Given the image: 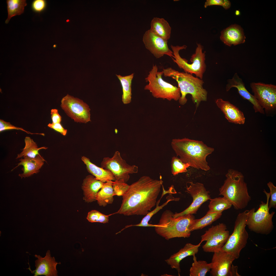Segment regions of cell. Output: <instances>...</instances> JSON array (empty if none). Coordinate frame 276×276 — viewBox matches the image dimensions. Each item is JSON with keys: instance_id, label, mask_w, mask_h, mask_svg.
Instances as JSON below:
<instances>
[{"instance_id": "9c48e42d", "label": "cell", "mask_w": 276, "mask_h": 276, "mask_svg": "<svg viewBox=\"0 0 276 276\" xmlns=\"http://www.w3.org/2000/svg\"><path fill=\"white\" fill-rule=\"evenodd\" d=\"M249 211L246 210L238 214L233 232L221 249L232 254L236 259L239 257L241 250L246 246L248 238L245 228Z\"/></svg>"}, {"instance_id": "f546056e", "label": "cell", "mask_w": 276, "mask_h": 276, "mask_svg": "<svg viewBox=\"0 0 276 276\" xmlns=\"http://www.w3.org/2000/svg\"><path fill=\"white\" fill-rule=\"evenodd\" d=\"M25 146L22 149V152L17 154L16 159L25 157L34 158L37 155L40 154L39 152L40 150L42 149L45 150L48 148L45 147H38L33 140L28 136L25 137Z\"/></svg>"}, {"instance_id": "836d02e7", "label": "cell", "mask_w": 276, "mask_h": 276, "mask_svg": "<svg viewBox=\"0 0 276 276\" xmlns=\"http://www.w3.org/2000/svg\"><path fill=\"white\" fill-rule=\"evenodd\" d=\"M190 167L188 164L183 162L177 156H173L171 161V172L174 176L180 173L186 172L187 169Z\"/></svg>"}, {"instance_id": "ab89813d", "label": "cell", "mask_w": 276, "mask_h": 276, "mask_svg": "<svg viewBox=\"0 0 276 276\" xmlns=\"http://www.w3.org/2000/svg\"><path fill=\"white\" fill-rule=\"evenodd\" d=\"M219 5L222 6L225 9L229 8L231 6L230 1L227 0H207L205 2L204 7L212 5Z\"/></svg>"}, {"instance_id": "5b68a950", "label": "cell", "mask_w": 276, "mask_h": 276, "mask_svg": "<svg viewBox=\"0 0 276 276\" xmlns=\"http://www.w3.org/2000/svg\"><path fill=\"white\" fill-rule=\"evenodd\" d=\"M174 213L166 210L162 214L159 222L154 227L157 234L167 240L175 238H188L191 235L190 227L195 219L193 215L176 217Z\"/></svg>"}, {"instance_id": "8992f818", "label": "cell", "mask_w": 276, "mask_h": 276, "mask_svg": "<svg viewBox=\"0 0 276 276\" xmlns=\"http://www.w3.org/2000/svg\"><path fill=\"white\" fill-rule=\"evenodd\" d=\"M158 70L156 65H153L149 74L145 78L146 82H148V84L145 86L144 89L149 90L156 98L169 101L179 100L181 97L179 88L164 80L162 77L163 71H158Z\"/></svg>"}, {"instance_id": "f1b7e54d", "label": "cell", "mask_w": 276, "mask_h": 276, "mask_svg": "<svg viewBox=\"0 0 276 276\" xmlns=\"http://www.w3.org/2000/svg\"><path fill=\"white\" fill-rule=\"evenodd\" d=\"M6 3L8 17L5 23L7 24L13 17L23 13L27 4L26 0H7Z\"/></svg>"}, {"instance_id": "4316f807", "label": "cell", "mask_w": 276, "mask_h": 276, "mask_svg": "<svg viewBox=\"0 0 276 276\" xmlns=\"http://www.w3.org/2000/svg\"><path fill=\"white\" fill-rule=\"evenodd\" d=\"M222 214V212L206 213L204 216L200 218L195 219L190 227L191 232L201 229L211 224L220 218Z\"/></svg>"}, {"instance_id": "6da1fadb", "label": "cell", "mask_w": 276, "mask_h": 276, "mask_svg": "<svg viewBox=\"0 0 276 276\" xmlns=\"http://www.w3.org/2000/svg\"><path fill=\"white\" fill-rule=\"evenodd\" d=\"M163 181L144 176L131 185L123 196L119 209L113 214L146 215L155 206Z\"/></svg>"}, {"instance_id": "e575fe53", "label": "cell", "mask_w": 276, "mask_h": 276, "mask_svg": "<svg viewBox=\"0 0 276 276\" xmlns=\"http://www.w3.org/2000/svg\"><path fill=\"white\" fill-rule=\"evenodd\" d=\"M113 214H112L106 215L98 211L94 210L88 213L87 219L89 222L92 223L99 222L106 223L108 222L109 217Z\"/></svg>"}, {"instance_id": "cb8c5ba5", "label": "cell", "mask_w": 276, "mask_h": 276, "mask_svg": "<svg viewBox=\"0 0 276 276\" xmlns=\"http://www.w3.org/2000/svg\"><path fill=\"white\" fill-rule=\"evenodd\" d=\"M81 159L86 165L88 171L97 179L103 183L108 181H115V178L111 172L109 170L99 167L93 163L90 159L83 156Z\"/></svg>"}, {"instance_id": "d590c367", "label": "cell", "mask_w": 276, "mask_h": 276, "mask_svg": "<svg viewBox=\"0 0 276 276\" xmlns=\"http://www.w3.org/2000/svg\"><path fill=\"white\" fill-rule=\"evenodd\" d=\"M129 187L130 185L123 180L113 181V188L114 196H123L128 191Z\"/></svg>"}, {"instance_id": "e0dca14e", "label": "cell", "mask_w": 276, "mask_h": 276, "mask_svg": "<svg viewBox=\"0 0 276 276\" xmlns=\"http://www.w3.org/2000/svg\"><path fill=\"white\" fill-rule=\"evenodd\" d=\"M37 259L35 261L36 269L32 270L29 263V267L27 269L31 272L34 274V276L44 275L46 276H57V272L56 269L57 265L61 264L60 262L56 261L54 257L51 256L50 252L48 250L46 255L42 257L39 255H34Z\"/></svg>"}, {"instance_id": "3957f363", "label": "cell", "mask_w": 276, "mask_h": 276, "mask_svg": "<svg viewBox=\"0 0 276 276\" xmlns=\"http://www.w3.org/2000/svg\"><path fill=\"white\" fill-rule=\"evenodd\" d=\"M162 71L164 76L171 77L177 82L180 91L181 97L179 100L180 105H184L187 103L186 96L188 94L191 95L192 100L196 108L201 102L207 101L208 92L203 87L202 79L171 67L163 68Z\"/></svg>"}, {"instance_id": "ffe728a7", "label": "cell", "mask_w": 276, "mask_h": 276, "mask_svg": "<svg viewBox=\"0 0 276 276\" xmlns=\"http://www.w3.org/2000/svg\"><path fill=\"white\" fill-rule=\"evenodd\" d=\"M201 243L200 242L196 245L187 243L183 248L180 249L178 252L172 255L169 258L166 260L165 261L171 268L176 269L180 275L181 272L180 266L181 261L187 257L193 256L197 254Z\"/></svg>"}, {"instance_id": "30bf717a", "label": "cell", "mask_w": 276, "mask_h": 276, "mask_svg": "<svg viewBox=\"0 0 276 276\" xmlns=\"http://www.w3.org/2000/svg\"><path fill=\"white\" fill-rule=\"evenodd\" d=\"M101 166V167L110 170L113 175L115 180H123L126 183L129 179V174L136 173L138 171V167L128 164L118 151H116L111 158L104 157Z\"/></svg>"}, {"instance_id": "b9f144b4", "label": "cell", "mask_w": 276, "mask_h": 276, "mask_svg": "<svg viewBox=\"0 0 276 276\" xmlns=\"http://www.w3.org/2000/svg\"><path fill=\"white\" fill-rule=\"evenodd\" d=\"M51 118L53 123H60L61 121V117L59 114L58 110L56 109L51 110Z\"/></svg>"}, {"instance_id": "d4e9b609", "label": "cell", "mask_w": 276, "mask_h": 276, "mask_svg": "<svg viewBox=\"0 0 276 276\" xmlns=\"http://www.w3.org/2000/svg\"><path fill=\"white\" fill-rule=\"evenodd\" d=\"M150 30L159 37L168 40L170 38L171 28L164 18L154 17L151 23Z\"/></svg>"}, {"instance_id": "7a4b0ae2", "label": "cell", "mask_w": 276, "mask_h": 276, "mask_svg": "<svg viewBox=\"0 0 276 276\" xmlns=\"http://www.w3.org/2000/svg\"><path fill=\"white\" fill-rule=\"evenodd\" d=\"M171 145L177 156L183 163L198 169L207 171L210 168L206 160L214 151L202 141L187 138L173 139Z\"/></svg>"}, {"instance_id": "5bb4252c", "label": "cell", "mask_w": 276, "mask_h": 276, "mask_svg": "<svg viewBox=\"0 0 276 276\" xmlns=\"http://www.w3.org/2000/svg\"><path fill=\"white\" fill-rule=\"evenodd\" d=\"M186 192L192 197V202L184 211L180 213H174L172 216L174 217L195 214L202 204L211 199L209 192L207 191L204 185L200 183L187 182Z\"/></svg>"}, {"instance_id": "ba28073f", "label": "cell", "mask_w": 276, "mask_h": 276, "mask_svg": "<svg viewBox=\"0 0 276 276\" xmlns=\"http://www.w3.org/2000/svg\"><path fill=\"white\" fill-rule=\"evenodd\" d=\"M197 45L195 53L191 56V63H188L186 59L181 57L179 54L180 50L186 49L187 46L185 45L182 46L171 45L174 56L172 59L179 68L183 70L185 72L192 75L194 74L196 77L202 79L206 69L205 51L203 52V46L200 44L197 43Z\"/></svg>"}, {"instance_id": "7bdbcfd3", "label": "cell", "mask_w": 276, "mask_h": 276, "mask_svg": "<svg viewBox=\"0 0 276 276\" xmlns=\"http://www.w3.org/2000/svg\"><path fill=\"white\" fill-rule=\"evenodd\" d=\"M237 267L232 265L231 268V273L232 276H240L237 272Z\"/></svg>"}, {"instance_id": "8d00e7d4", "label": "cell", "mask_w": 276, "mask_h": 276, "mask_svg": "<svg viewBox=\"0 0 276 276\" xmlns=\"http://www.w3.org/2000/svg\"><path fill=\"white\" fill-rule=\"evenodd\" d=\"M47 5L46 1L45 0H33L31 5V8L34 12L40 14L45 9Z\"/></svg>"}, {"instance_id": "277c9868", "label": "cell", "mask_w": 276, "mask_h": 276, "mask_svg": "<svg viewBox=\"0 0 276 276\" xmlns=\"http://www.w3.org/2000/svg\"><path fill=\"white\" fill-rule=\"evenodd\" d=\"M225 176L226 178L219 189V195L227 200L235 210L246 208L251 198L244 176L237 170L230 169Z\"/></svg>"}, {"instance_id": "8fae6325", "label": "cell", "mask_w": 276, "mask_h": 276, "mask_svg": "<svg viewBox=\"0 0 276 276\" xmlns=\"http://www.w3.org/2000/svg\"><path fill=\"white\" fill-rule=\"evenodd\" d=\"M229 236V232L224 223L212 226L201 236L200 242L205 241L202 247L206 252H213L221 249Z\"/></svg>"}, {"instance_id": "44dd1931", "label": "cell", "mask_w": 276, "mask_h": 276, "mask_svg": "<svg viewBox=\"0 0 276 276\" xmlns=\"http://www.w3.org/2000/svg\"><path fill=\"white\" fill-rule=\"evenodd\" d=\"M221 40L226 45L231 47L245 42V37L243 30L239 26L232 25L221 32Z\"/></svg>"}, {"instance_id": "60d3db41", "label": "cell", "mask_w": 276, "mask_h": 276, "mask_svg": "<svg viewBox=\"0 0 276 276\" xmlns=\"http://www.w3.org/2000/svg\"><path fill=\"white\" fill-rule=\"evenodd\" d=\"M48 126L57 132L65 136L66 134L67 130L64 129L60 123H50L48 124Z\"/></svg>"}, {"instance_id": "7c38bea8", "label": "cell", "mask_w": 276, "mask_h": 276, "mask_svg": "<svg viewBox=\"0 0 276 276\" xmlns=\"http://www.w3.org/2000/svg\"><path fill=\"white\" fill-rule=\"evenodd\" d=\"M250 87L254 96L267 114H273L276 109V86L261 82H252Z\"/></svg>"}, {"instance_id": "603a6c76", "label": "cell", "mask_w": 276, "mask_h": 276, "mask_svg": "<svg viewBox=\"0 0 276 276\" xmlns=\"http://www.w3.org/2000/svg\"><path fill=\"white\" fill-rule=\"evenodd\" d=\"M104 183L96 179L94 176L89 175L84 179L82 188L84 192V199L88 203L96 201L98 192Z\"/></svg>"}, {"instance_id": "4fadbf2b", "label": "cell", "mask_w": 276, "mask_h": 276, "mask_svg": "<svg viewBox=\"0 0 276 276\" xmlns=\"http://www.w3.org/2000/svg\"><path fill=\"white\" fill-rule=\"evenodd\" d=\"M61 107L75 122L86 123L91 121L90 109L82 100L67 94L62 98Z\"/></svg>"}, {"instance_id": "f35d334b", "label": "cell", "mask_w": 276, "mask_h": 276, "mask_svg": "<svg viewBox=\"0 0 276 276\" xmlns=\"http://www.w3.org/2000/svg\"><path fill=\"white\" fill-rule=\"evenodd\" d=\"M270 190V201L268 207L270 209L271 208H276V187L271 182H269L267 184Z\"/></svg>"}, {"instance_id": "d6a6232c", "label": "cell", "mask_w": 276, "mask_h": 276, "mask_svg": "<svg viewBox=\"0 0 276 276\" xmlns=\"http://www.w3.org/2000/svg\"><path fill=\"white\" fill-rule=\"evenodd\" d=\"M210 200L209 210L207 213L222 212L230 208L232 206L230 202L223 197L211 199Z\"/></svg>"}, {"instance_id": "ee69618b", "label": "cell", "mask_w": 276, "mask_h": 276, "mask_svg": "<svg viewBox=\"0 0 276 276\" xmlns=\"http://www.w3.org/2000/svg\"><path fill=\"white\" fill-rule=\"evenodd\" d=\"M235 14L236 15H239L240 14V12L239 10H237L236 11Z\"/></svg>"}, {"instance_id": "83f0119b", "label": "cell", "mask_w": 276, "mask_h": 276, "mask_svg": "<svg viewBox=\"0 0 276 276\" xmlns=\"http://www.w3.org/2000/svg\"><path fill=\"white\" fill-rule=\"evenodd\" d=\"M193 262L190 269V276H205L212 267L211 262L208 263L204 260H197L195 255L193 256Z\"/></svg>"}, {"instance_id": "4dcf8cb0", "label": "cell", "mask_w": 276, "mask_h": 276, "mask_svg": "<svg viewBox=\"0 0 276 276\" xmlns=\"http://www.w3.org/2000/svg\"><path fill=\"white\" fill-rule=\"evenodd\" d=\"M134 73L125 76L116 75L120 81L122 88V101L124 104L130 102L131 99V83Z\"/></svg>"}, {"instance_id": "2e32d148", "label": "cell", "mask_w": 276, "mask_h": 276, "mask_svg": "<svg viewBox=\"0 0 276 276\" xmlns=\"http://www.w3.org/2000/svg\"><path fill=\"white\" fill-rule=\"evenodd\" d=\"M236 259L232 254L221 249L214 252L211 262L212 267L210 271L212 276H232V266Z\"/></svg>"}, {"instance_id": "1f68e13d", "label": "cell", "mask_w": 276, "mask_h": 276, "mask_svg": "<svg viewBox=\"0 0 276 276\" xmlns=\"http://www.w3.org/2000/svg\"><path fill=\"white\" fill-rule=\"evenodd\" d=\"M167 197L168 198L167 199V201L161 205L159 206V204L161 199L162 198L161 197L160 199L157 202L156 204V206L155 209L153 211L149 212L146 215H145V216L143 218L141 222L139 224L136 225H127L125 226L124 228L125 229L132 226L154 227L156 226V224L153 225L149 224L148 223V222L150 220L152 216L159 210L162 209L164 206L166 205L170 201H178L180 199L179 198H175L172 196L169 198H168V197Z\"/></svg>"}, {"instance_id": "9a60e30c", "label": "cell", "mask_w": 276, "mask_h": 276, "mask_svg": "<svg viewBox=\"0 0 276 276\" xmlns=\"http://www.w3.org/2000/svg\"><path fill=\"white\" fill-rule=\"evenodd\" d=\"M143 41L146 49L156 59L167 55L172 58L174 56L173 52L168 47V40L159 37L150 29L144 34Z\"/></svg>"}, {"instance_id": "ac0fdd59", "label": "cell", "mask_w": 276, "mask_h": 276, "mask_svg": "<svg viewBox=\"0 0 276 276\" xmlns=\"http://www.w3.org/2000/svg\"><path fill=\"white\" fill-rule=\"evenodd\" d=\"M233 87L237 89L238 94L243 98L248 100L253 105L255 112H259L262 114H264V109L255 96L247 90L242 79L239 77L237 73L234 74L231 79L227 80L226 87V90L228 91Z\"/></svg>"}, {"instance_id": "7402d4cb", "label": "cell", "mask_w": 276, "mask_h": 276, "mask_svg": "<svg viewBox=\"0 0 276 276\" xmlns=\"http://www.w3.org/2000/svg\"><path fill=\"white\" fill-rule=\"evenodd\" d=\"M20 162L17 164V165L12 171L21 165L23 166L21 170L23 173L19 174V176L22 179L31 176L34 174H37L40 171V169L45 160L40 155H37L34 158L27 157H24L19 160Z\"/></svg>"}, {"instance_id": "52a82bcc", "label": "cell", "mask_w": 276, "mask_h": 276, "mask_svg": "<svg viewBox=\"0 0 276 276\" xmlns=\"http://www.w3.org/2000/svg\"><path fill=\"white\" fill-rule=\"evenodd\" d=\"M263 191L266 196V202L261 201L259 208L256 211L254 208L249 210L246 225L252 231L267 235L270 233L273 229L272 218L275 212H269L268 205L270 193L267 192L265 189Z\"/></svg>"}, {"instance_id": "74e56055", "label": "cell", "mask_w": 276, "mask_h": 276, "mask_svg": "<svg viewBox=\"0 0 276 276\" xmlns=\"http://www.w3.org/2000/svg\"><path fill=\"white\" fill-rule=\"evenodd\" d=\"M16 129L17 130H20L25 132L27 133L31 134H37L41 135L44 136V134L43 133H32L26 131L22 128L15 126L9 122H6L4 120H0V132H1L5 130H8Z\"/></svg>"}, {"instance_id": "d6986e66", "label": "cell", "mask_w": 276, "mask_h": 276, "mask_svg": "<svg viewBox=\"0 0 276 276\" xmlns=\"http://www.w3.org/2000/svg\"><path fill=\"white\" fill-rule=\"evenodd\" d=\"M215 103L228 122L239 124H244L245 118L244 115L238 108L229 101L224 100L222 98L216 100Z\"/></svg>"}, {"instance_id": "484cf974", "label": "cell", "mask_w": 276, "mask_h": 276, "mask_svg": "<svg viewBox=\"0 0 276 276\" xmlns=\"http://www.w3.org/2000/svg\"><path fill=\"white\" fill-rule=\"evenodd\" d=\"M113 181H108L103 185L97 194L96 200L99 205L106 206L108 204H112L114 196L113 188Z\"/></svg>"}]
</instances>
